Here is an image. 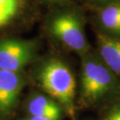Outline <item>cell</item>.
Instances as JSON below:
<instances>
[{
	"label": "cell",
	"mask_w": 120,
	"mask_h": 120,
	"mask_svg": "<svg viewBox=\"0 0 120 120\" xmlns=\"http://www.w3.org/2000/svg\"><path fill=\"white\" fill-rule=\"evenodd\" d=\"M41 87L69 111L73 109L76 81L71 70L64 62L52 59L46 62L39 73Z\"/></svg>",
	"instance_id": "cell-1"
},
{
	"label": "cell",
	"mask_w": 120,
	"mask_h": 120,
	"mask_svg": "<svg viewBox=\"0 0 120 120\" xmlns=\"http://www.w3.org/2000/svg\"><path fill=\"white\" fill-rule=\"evenodd\" d=\"M117 80L105 63L98 59L86 60L82 69V90L87 101L95 102L113 93Z\"/></svg>",
	"instance_id": "cell-2"
},
{
	"label": "cell",
	"mask_w": 120,
	"mask_h": 120,
	"mask_svg": "<svg viewBox=\"0 0 120 120\" xmlns=\"http://www.w3.org/2000/svg\"><path fill=\"white\" fill-rule=\"evenodd\" d=\"M35 56L32 42L17 39L0 41V69L20 72Z\"/></svg>",
	"instance_id": "cell-3"
},
{
	"label": "cell",
	"mask_w": 120,
	"mask_h": 120,
	"mask_svg": "<svg viewBox=\"0 0 120 120\" xmlns=\"http://www.w3.org/2000/svg\"><path fill=\"white\" fill-rule=\"evenodd\" d=\"M51 28L53 34L71 49L80 53L87 50V41L82 23L75 14L59 15L52 21Z\"/></svg>",
	"instance_id": "cell-4"
},
{
	"label": "cell",
	"mask_w": 120,
	"mask_h": 120,
	"mask_svg": "<svg viewBox=\"0 0 120 120\" xmlns=\"http://www.w3.org/2000/svg\"><path fill=\"white\" fill-rule=\"evenodd\" d=\"M23 84L20 72L0 69V113L6 114L15 107Z\"/></svg>",
	"instance_id": "cell-5"
},
{
	"label": "cell",
	"mask_w": 120,
	"mask_h": 120,
	"mask_svg": "<svg viewBox=\"0 0 120 120\" xmlns=\"http://www.w3.org/2000/svg\"><path fill=\"white\" fill-rule=\"evenodd\" d=\"M98 44L105 65L115 73L120 74V40L100 36Z\"/></svg>",
	"instance_id": "cell-6"
},
{
	"label": "cell",
	"mask_w": 120,
	"mask_h": 120,
	"mask_svg": "<svg viewBox=\"0 0 120 120\" xmlns=\"http://www.w3.org/2000/svg\"><path fill=\"white\" fill-rule=\"evenodd\" d=\"M30 116L59 120L61 116V109L57 103L43 95H37L31 99L27 106Z\"/></svg>",
	"instance_id": "cell-7"
},
{
	"label": "cell",
	"mask_w": 120,
	"mask_h": 120,
	"mask_svg": "<svg viewBox=\"0 0 120 120\" xmlns=\"http://www.w3.org/2000/svg\"><path fill=\"white\" fill-rule=\"evenodd\" d=\"M101 19L106 29L120 34V4L111 5L105 8Z\"/></svg>",
	"instance_id": "cell-8"
},
{
	"label": "cell",
	"mask_w": 120,
	"mask_h": 120,
	"mask_svg": "<svg viewBox=\"0 0 120 120\" xmlns=\"http://www.w3.org/2000/svg\"><path fill=\"white\" fill-rule=\"evenodd\" d=\"M21 6V0H0V27L13 20Z\"/></svg>",
	"instance_id": "cell-9"
},
{
	"label": "cell",
	"mask_w": 120,
	"mask_h": 120,
	"mask_svg": "<svg viewBox=\"0 0 120 120\" xmlns=\"http://www.w3.org/2000/svg\"><path fill=\"white\" fill-rule=\"evenodd\" d=\"M105 120H120V106L112 110L105 117Z\"/></svg>",
	"instance_id": "cell-10"
},
{
	"label": "cell",
	"mask_w": 120,
	"mask_h": 120,
	"mask_svg": "<svg viewBox=\"0 0 120 120\" xmlns=\"http://www.w3.org/2000/svg\"><path fill=\"white\" fill-rule=\"evenodd\" d=\"M25 120H52L48 118H44V117H39V116H30L29 118H27Z\"/></svg>",
	"instance_id": "cell-11"
},
{
	"label": "cell",
	"mask_w": 120,
	"mask_h": 120,
	"mask_svg": "<svg viewBox=\"0 0 120 120\" xmlns=\"http://www.w3.org/2000/svg\"><path fill=\"white\" fill-rule=\"evenodd\" d=\"M56 1H59V0H56Z\"/></svg>",
	"instance_id": "cell-12"
}]
</instances>
